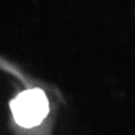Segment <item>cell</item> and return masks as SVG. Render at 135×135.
Here are the masks:
<instances>
[{"mask_svg": "<svg viewBox=\"0 0 135 135\" xmlns=\"http://www.w3.org/2000/svg\"><path fill=\"white\" fill-rule=\"evenodd\" d=\"M14 119L21 126H38L49 112V103L42 90L34 89L19 93L11 102Z\"/></svg>", "mask_w": 135, "mask_h": 135, "instance_id": "cell-1", "label": "cell"}]
</instances>
